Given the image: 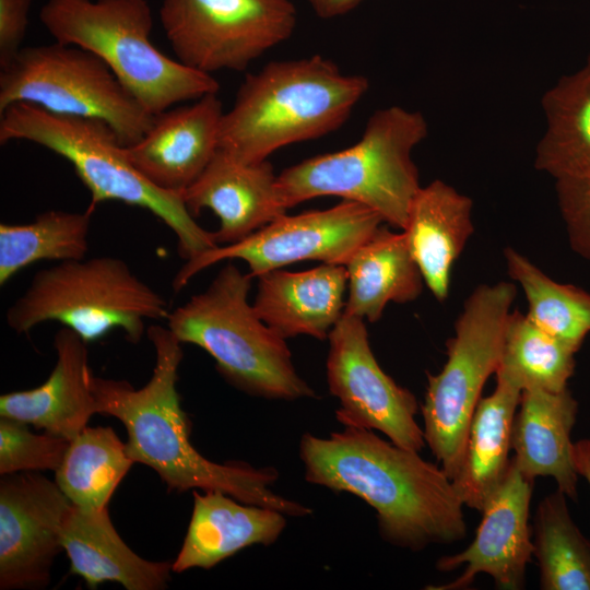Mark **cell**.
I'll return each instance as SVG.
<instances>
[{
	"label": "cell",
	"instance_id": "obj_1",
	"mask_svg": "<svg viewBox=\"0 0 590 590\" xmlns=\"http://www.w3.org/2000/svg\"><path fill=\"white\" fill-rule=\"evenodd\" d=\"M305 480L351 493L375 509L381 538L418 552L467 536L463 503L441 467L373 430L344 427L299 441Z\"/></svg>",
	"mask_w": 590,
	"mask_h": 590
},
{
	"label": "cell",
	"instance_id": "obj_2",
	"mask_svg": "<svg viewBox=\"0 0 590 590\" xmlns=\"http://www.w3.org/2000/svg\"><path fill=\"white\" fill-rule=\"evenodd\" d=\"M146 335L155 351V365L143 387L134 389L126 380L94 375L91 380L97 413L125 425L126 449L133 462L152 468L170 492L221 491L286 517L311 515V508L272 491L279 477L275 468H256L243 461L213 462L192 446L189 420L176 388L184 356L181 342L168 327L157 324L150 326Z\"/></svg>",
	"mask_w": 590,
	"mask_h": 590
},
{
	"label": "cell",
	"instance_id": "obj_3",
	"mask_svg": "<svg viewBox=\"0 0 590 590\" xmlns=\"http://www.w3.org/2000/svg\"><path fill=\"white\" fill-rule=\"evenodd\" d=\"M369 87L320 55L272 61L246 75L225 111L219 149L245 163L338 130Z\"/></svg>",
	"mask_w": 590,
	"mask_h": 590
},
{
	"label": "cell",
	"instance_id": "obj_4",
	"mask_svg": "<svg viewBox=\"0 0 590 590\" xmlns=\"http://www.w3.org/2000/svg\"><path fill=\"white\" fill-rule=\"evenodd\" d=\"M13 140L36 143L69 161L91 193L90 208L120 201L149 210L175 233L186 261L219 246L213 233L194 221L181 192L160 189L141 175L105 121L15 103L0 113V143Z\"/></svg>",
	"mask_w": 590,
	"mask_h": 590
},
{
	"label": "cell",
	"instance_id": "obj_5",
	"mask_svg": "<svg viewBox=\"0 0 590 590\" xmlns=\"http://www.w3.org/2000/svg\"><path fill=\"white\" fill-rule=\"evenodd\" d=\"M428 134L422 113L400 106L376 110L352 146L307 158L278 175L286 210L323 196L358 202L403 229L421 189L414 148Z\"/></svg>",
	"mask_w": 590,
	"mask_h": 590
},
{
	"label": "cell",
	"instance_id": "obj_6",
	"mask_svg": "<svg viewBox=\"0 0 590 590\" xmlns=\"http://www.w3.org/2000/svg\"><path fill=\"white\" fill-rule=\"evenodd\" d=\"M39 19L56 42L99 57L153 115L219 92L212 74L191 69L153 45L148 0H48Z\"/></svg>",
	"mask_w": 590,
	"mask_h": 590
},
{
	"label": "cell",
	"instance_id": "obj_7",
	"mask_svg": "<svg viewBox=\"0 0 590 590\" xmlns=\"http://www.w3.org/2000/svg\"><path fill=\"white\" fill-rule=\"evenodd\" d=\"M252 279L227 263L205 291L169 312L167 327L181 343L206 351L220 374L248 394L287 401L314 397L285 339L249 304Z\"/></svg>",
	"mask_w": 590,
	"mask_h": 590
},
{
	"label": "cell",
	"instance_id": "obj_8",
	"mask_svg": "<svg viewBox=\"0 0 590 590\" xmlns=\"http://www.w3.org/2000/svg\"><path fill=\"white\" fill-rule=\"evenodd\" d=\"M161 294L140 280L116 257L61 261L38 271L27 290L7 310V323L17 333L57 321L85 342L99 340L114 329L138 343L146 321L168 317Z\"/></svg>",
	"mask_w": 590,
	"mask_h": 590
},
{
	"label": "cell",
	"instance_id": "obj_9",
	"mask_svg": "<svg viewBox=\"0 0 590 590\" xmlns=\"http://www.w3.org/2000/svg\"><path fill=\"white\" fill-rule=\"evenodd\" d=\"M517 286L500 281L476 286L465 299L446 343L441 370L426 373L421 405L425 444L452 481L461 468L471 421L486 380L498 367Z\"/></svg>",
	"mask_w": 590,
	"mask_h": 590
},
{
	"label": "cell",
	"instance_id": "obj_10",
	"mask_svg": "<svg viewBox=\"0 0 590 590\" xmlns=\"http://www.w3.org/2000/svg\"><path fill=\"white\" fill-rule=\"evenodd\" d=\"M15 103L108 123L125 146L151 128V114L95 54L55 42L22 47L0 73V113Z\"/></svg>",
	"mask_w": 590,
	"mask_h": 590
},
{
	"label": "cell",
	"instance_id": "obj_11",
	"mask_svg": "<svg viewBox=\"0 0 590 590\" xmlns=\"http://www.w3.org/2000/svg\"><path fill=\"white\" fill-rule=\"evenodd\" d=\"M158 15L176 59L209 74L245 70L297 21L290 0H163Z\"/></svg>",
	"mask_w": 590,
	"mask_h": 590
},
{
	"label": "cell",
	"instance_id": "obj_12",
	"mask_svg": "<svg viewBox=\"0 0 590 590\" xmlns=\"http://www.w3.org/2000/svg\"><path fill=\"white\" fill-rule=\"evenodd\" d=\"M382 223L377 212L349 200L326 210L284 214L240 241L216 246L187 260L173 287L180 291L203 269L229 259L244 260L252 278L305 260L346 266Z\"/></svg>",
	"mask_w": 590,
	"mask_h": 590
},
{
	"label": "cell",
	"instance_id": "obj_13",
	"mask_svg": "<svg viewBox=\"0 0 590 590\" xmlns=\"http://www.w3.org/2000/svg\"><path fill=\"white\" fill-rule=\"evenodd\" d=\"M364 321L343 312L328 337L327 381L340 401L337 421L344 427L376 429L393 444L420 452L425 439L415 420L417 400L381 369Z\"/></svg>",
	"mask_w": 590,
	"mask_h": 590
},
{
	"label": "cell",
	"instance_id": "obj_14",
	"mask_svg": "<svg viewBox=\"0 0 590 590\" xmlns=\"http://www.w3.org/2000/svg\"><path fill=\"white\" fill-rule=\"evenodd\" d=\"M72 503L39 471L1 475L0 589L38 590L50 583L63 551L61 530Z\"/></svg>",
	"mask_w": 590,
	"mask_h": 590
},
{
	"label": "cell",
	"instance_id": "obj_15",
	"mask_svg": "<svg viewBox=\"0 0 590 590\" xmlns=\"http://www.w3.org/2000/svg\"><path fill=\"white\" fill-rule=\"evenodd\" d=\"M533 481L528 480L512 459L508 471L484 505L482 519L471 544L463 551L441 556L436 568L463 571L452 581L426 587L433 590H464L479 574H486L496 588L519 590L526 585L527 565L533 555L532 529L529 524Z\"/></svg>",
	"mask_w": 590,
	"mask_h": 590
},
{
	"label": "cell",
	"instance_id": "obj_16",
	"mask_svg": "<svg viewBox=\"0 0 590 590\" xmlns=\"http://www.w3.org/2000/svg\"><path fill=\"white\" fill-rule=\"evenodd\" d=\"M217 93L155 115L149 131L126 146L133 166L160 189L184 192L219 150L224 115Z\"/></svg>",
	"mask_w": 590,
	"mask_h": 590
},
{
	"label": "cell",
	"instance_id": "obj_17",
	"mask_svg": "<svg viewBox=\"0 0 590 590\" xmlns=\"http://www.w3.org/2000/svg\"><path fill=\"white\" fill-rule=\"evenodd\" d=\"M276 179L268 160L245 163L219 149L182 199L193 216L204 209L214 212L220 220L214 239L231 245L286 214Z\"/></svg>",
	"mask_w": 590,
	"mask_h": 590
},
{
	"label": "cell",
	"instance_id": "obj_18",
	"mask_svg": "<svg viewBox=\"0 0 590 590\" xmlns=\"http://www.w3.org/2000/svg\"><path fill=\"white\" fill-rule=\"evenodd\" d=\"M76 332L63 327L55 334L57 361L40 386L0 397V416L73 439L97 413L92 391L88 351Z\"/></svg>",
	"mask_w": 590,
	"mask_h": 590
},
{
	"label": "cell",
	"instance_id": "obj_19",
	"mask_svg": "<svg viewBox=\"0 0 590 590\" xmlns=\"http://www.w3.org/2000/svg\"><path fill=\"white\" fill-rule=\"evenodd\" d=\"M578 401L567 388L558 392L529 389L521 392L512 424L511 458L528 480L551 476L569 499H578L571 430Z\"/></svg>",
	"mask_w": 590,
	"mask_h": 590
},
{
	"label": "cell",
	"instance_id": "obj_20",
	"mask_svg": "<svg viewBox=\"0 0 590 590\" xmlns=\"http://www.w3.org/2000/svg\"><path fill=\"white\" fill-rule=\"evenodd\" d=\"M347 279L342 264L323 263L300 272L275 269L258 276L252 306L285 340L299 334L324 340L343 315Z\"/></svg>",
	"mask_w": 590,
	"mask_h": 590
},
{
	"label": "cell",
	"instance_id": "obj_21",
	"mask_svg": "<svg viewBox=\"0 0 590 590\" xmlns=\"http://www.w3.org/2000/svg\"><path fill=\"white\" fill-rule=\"evenodd\" d=\"M285 515L245 504L221 491H193V508L173 571L210 569L243 548L273 544L286 527Z\"/></svg>",
	"mask_w": 590,
	"mask_h": 590
},
{
	"label": "cell",
	"instance_id": "obj_22",
	"mask_svg": "<svg viewBox=\"0 0 590 590\" xmlns=\"http://www.w3.org/2000/svg\"><path fill=\"white\" fill-rule=\"evenodd\" d=\"M61 544L70 571L88 588L116 581L127 590L165 589L173 571L170 562H152L135 554L116 531L108 507L69 509L61 530Z\"/></svg>",
	"mask_w": 590,
	"mask_h": 590
},
{
	"label": "cell",
	"instance_id": "obj_23",
	"mask_svg": "<svg viewBox=\"0 0 590 590\" xmlns=\"http://www.w3.org/2000/svg\"><path fill=\"white\" fill-rule=\"evenodd\" d=\"M473 201L436 179L421 187L402 229L425 285L438 302L447 299L451 270L474 232Z\"/></svg>",
	"mask_w": 590,
	"mask_h": 590
},
{
	"label": "cell",
	"instance_id": "obj_24",
	"mask_svg": "<svg viewBox=\"0 0 590 590\" xmlns=\"http://www.w3.org/2000/svg\"><path fill=\"white\" fill-rule=\"evenodd\" d=\"M521 392L509 381L496 378L492 394L481 398L476 405L464 458L452 480L464 507L481 511L508 471L512 424Z\"/></svg>",
	"mask_w": 590,
	"mask_h": 590
},
{
	"label": "cell",
	"instance_id": "obj_25",
	"mask_svg": "<svg viewBox=\"0 0 590 590\" xmlns=\"http://www.w3.org/2000/svg\"><path fill=\"white\" fill-rule=\"evenodd\" d=\"M349 297L344 314L376 322L389 303L416 299L424 280L402 233L380 226L346 263Z\"/></svg>",
	"mask_w": 590,
	"mask_h": 590
},
{
	"label": "cell",
	"instance_id": "obj_26",
	"mask_svg": "<svg viewBox=\"0 0 590 590\" xmlns=\"http://www.w3.org/2000/svg\"><path fill=\"white\" fill-rule=\"evenodd\" d=\"M546 128L534 166L553 178L590 165V54L542 97Z\"/></svg>",
	"mask_w": 590,
	"mask_h": 590
},
{
	"label": "cell",
	"instance_id": "obj_27",
	"mask_svg": "<svg viewBox=\"0 0 590 590\" xmlns=\"http://www.w3.org/2000/svg\"><path fill=\"white\" fill-rule=\"evenodd\" d=\"M133 460L111 427H85L70 440L55 481L72 505L103 509Z\"/></svg>",
	"mask_w": 590,
	"mask_h": 590
},
{
	"label": "cell",
	"instance_id": "obj_28",
	"mask_svg": "<svg viewBox=\"0 0 590 590\" xmlns=\"http://www.w3.org/2000/svg\"><path fill=\"white\" fill-rule=\"evenodd\" d=\"M577 351L536 326L527 314L510 312L496 378L521 391L558 392L568 388L576 368Z\"/></svg>",
	"mask_w": 590,
	"mask_h": 590
},
{
	"label": "cell",
	"instance_id": "obj_29",
	"mask_svg": "<svg viewBox=\"0 0 590 590\" xmlns=\"http://www.w3.org/2000/svg\"><path fill=\"white\" fill-rule=\"evenodd\" d=\"M93 209L86 212L50 210L27 224H0V285L38 261L85 258Z\"/></svg>",
	"mask_w": 590,
	"mask_h": 590
},
{
	"label": "cell",
	"instance_id": "obj_30",
	"mask_svg": "<svg viewBox=\"0 0 590 590\" xmlns=\"http://www.w3.org/2000/svg\"><path fill=\"white\" fill-rule=\"evenodd\" d=\"M567 498L556 489L534 515L533 556L543 590H590V540L574 522Z\"/></svg>",
	"mask_w": 590,
	"mask_h": 590
},
{
	"label": "cell",
	"instance_id": "obj_31",
	"mask_svg": "<svg viewBox=\"0 0 590 590\" xmlns=\"http://www.w3.org/2000/svg\"><path fill=\"white\" fill-rule=\"evenodd\" d=\"M504 258L509 276L524 292L527 316L578 352L590 333V293L554 281L515 248L506 247Z\"/></svg>",
	"mask_w": 590,
	"mask_h": 590
},
{
	"label": "cell",
	"instance_id": "obj_32",
	"mask_svg": "<svg viewBox=\"0 0 590 590\" xmlns=\"http://www.w3.org/2000/svg\"><path fill=\"white\" fill-rule=\"evenodd\" d=\"M70 440L45 432L34 434L28 424L0 416V474L56 471Z\"/></svg>",
	"mask_w": 590,
	"mask_h": 590
},
{
	"label": "cell",
	"instance_id": "obj_33",
	"mask_svg": "<svg viewBox=\"0 0 590 590\" xmlns=\"http://www.w3.org/2000/svg\"><path fill=\"white\" fill-rule=\"evenodd\" d=\"M554 180L569 246L578 256L590 261V165Z\"/></svg>",
	"mask_w": 590,
	"mask_h": 590
},
{
	"label": "cell",
	"instance_id": "obj_34",
	"mask_svg": "<svg viewBox=\"0 0 590 590\" xmlns=\"http://www.w3.org/2000/svg\"><path fill=\"white\" fill-rule=\"evenodd\" d=\"M32 0H0V68L22 49Z\"/></svg>",
	"mask_w": 590,
	"mask_h": 590
},
{
	"label": "cell",
	"instance_id": "obj_35",
	"mask_svg": "<svg viewBox=\"0 0 590 590\" xmlns=\"http://www.w3.org/2000/svg\"><path fill=\"white\" fill-rule=\"evenodd\" d=\"M316 14L322 19L343 15L356 8L363 0H308Z\"/></svg>",
	"mask_w": 590,
	"mask_h": 590
},
{
	"label": "cell",
	"instance_id": "obj_36",
	"mask_svg": "<svg viewBox=\"0 0 590 590\" xmlns=\"http://www.w3.org/2000/svg\"><path fill=\"white\" fill-rule=\"evenodd\" d=\"M573 456L577 473L590 486V438H583L574 442Z\"/></svg>",
	"mask_w": 590,
	"mask_h": 590
}]
</instances>
